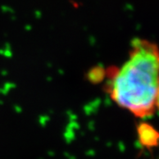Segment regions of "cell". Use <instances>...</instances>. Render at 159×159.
Instances as JSON below:
<instances>
[{
	"label": "cell",
	"instance_id": "obj_1",
	"mask_svg": "<svg viewBox=\"0 0 159 159\" xmlns=\"http://www.w3.org/2000/svg\"><path fill=\"white\" fill-rule=\"evenodd\" d=\"M158 84L159 45L151 40H133L125 62L107 72L109 97L120 108L140 119L156 111Z\"/></svg>",
	"mask_w": 159,
	"mask_h": 159
},
{
	"label": "cell",
	"instance_id": "obj_2",
	"mask_svg": "<svg viewBox=\"0 0 159 159\" xmlns=\"http://www.w3.org/2000/svg\"><path fill=\"white\" fill-rule=\"evenodd\" d=\"M137 137L140 144L146 148H155L159 144V132L146 122L137 126Z\"/></svg>",
	"mask_w": 159,
	"mask_h": 159
},
{
	"label": "cell",
	"instance_id": "obj_3",
	"mask_svg": "<svg viewBox=\"0 0 159 159\" xmlns=\"http://www.w3.org/2000/svg\"><path fill=\"white\" fill-rule=\"evenodd\" d=\"M156 111L159 112V84L158 89H157V99H156Z\"/></svg>",
	"mask_w": 159,
	"mask_h": 159
}]
</instances>
